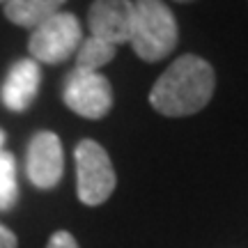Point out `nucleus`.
Masks as SVG:
<instances>
[{
	"mask_svg": "<svg viewBox=\"0 0 248 248\" xmlns=\"http://www.w3.org/2000/svg\"><path fill=\"white\" fill-rule=\"evenodd\" d=\"M117 46L108 44L104 39H97V37H88L83 39L76 51V71H88V74H94L99 71L104 64L115 58Z\"/></svg>",
	"mask_w": 248,
	"mask_h": 248,
	"instance_id": "9d476101",
	"label": "nucleus"
},
{
	"mask_svg": "<svg viewBox=\"0 0 248 248\" xmlns=\"http://www.w3.org/2000/svg\"><path fill=\"white\" fill-rule=\"evenodd\" d=\"M76 159V188L78 200L88 207L106 202L117 184L115 170L106 150L94 140H80L74 150Z\"/></svg>",
	"mask_w": 248,
	"mask_h": 248,
	"instance_id": "20e7f679",
	"label": "nucleus"
},
{
	"mask_svg": "<svg viewBox=\"0 0 248 248\" xmlns=\"http://www.w3.org/2000/svg\"><path fill=\"white\" fill-rule=\"evenodd\" d=\"M5 2H7V0H0V5H5Z\"/></svg>",
	"mask_w": 248,
	"mask_h": 248,
	"instance_id": "dca6fc26",
	"label": "nucleus"
},
{
	"mask_svg": "<svg viewBox=\"0 0 248 248\" xmlns=\"http://www.w3.org/2000/svg\"><path fill=\"white\" fill-rule=\"evenodd\" d=\"M39 83H42L39 62H35L32 58L16 60L9 67L7 78H5L2 90H0L2 104H5L9 110H14V113H23L37 99Z\"/></svg>",
	"mask_w": 248,
	"mask_h": 248,
	"instance_id": "6e6552de",
	"label": "nucleus"
},
{
	"mask_svg": "<svg viewBox=\"0 0 248 248\" xmlns=\"http://www.w3.org/2000/svg\"><path fill=\"white\" fill-rule=\"evenodd\" d=\"M2 145H5V131L0 129V152H2Z\"/></svg>",
	"mask_w": 248,
	"mask_h": 248,
	"instance_id": "4468645a",
	"label": "nucleus"
},
{
	"mask_svg": "<svg viewBox=\"0 0 248 248\" xmlns=\"http://www.w3.org/2000/svg\"><path fill=\"white\" fill-rule=\"evenodd\" d=\"M133 16L136 12L131 0H94L88 12L90 37L104 39L113 46L124 44L131 39Z\"/></svg>",
	"mask_w": 248,
	"mask_h": 248,
	"instance_id": "0eeeda50",
	"label": "nucleus"
},
{
	"mask_svg": "<svg viewBox=\"0 0 248 248\" xmlns=\"http://www.w3.org/2000/svg\"><path fill=\"white\" fill-rule=\"evenodd\" d=\"M133 30L129 44L145 62H159L177 46L179 28L175 14L161 0H136L133 2Z\"/></svg>",
	"mask_w": 248,
	"mask_h": 248,
	"instance_id": "f03ea898",
	"label": "nucleus"
},
{
	"mask_svg": "<svg viewBox=\"0 0 248 248\" xmlns=\"http://www.w3.org/2000/svg\"><path fill=\"white\" fill-rule=\"evenodd\" d=\"M62 99L76 115L88 120H101L113 108V88L106 76H101L99 71L88 74V71L74 69L64 80Z\"/></svg>",
	"mask_w": 248,
	"mask_h": 248,
	"instance_id": "39448f33",
	"label": "nucleus"
},
{
	"mask_svg": "<svg viewBox=\"0 0 248 248\" xmlns=\"http://www.w3.org/2000/svg\"><path fill=\"white\" fill-rule=\"evenodd\" d=\"M18 241H16V234L9 230L7 225L0 223V248H16Z\"/></svg>",
	"mask_w": 248,
	"mask_h": 248,
	"instance_id": "ddd939ff",
	"label": "nucleus"
},
{
	"mask_svg": "<svg viewBox=\"0 0 248 248\" xmlns=\"http://www.w3.org/2000/svg\"><path fill=\"white\" fill-rule=\"evenodd\" d=\"M216 88L212 64L186 53L159 76L150 92L152 108L166 117H184L200 113Z\"/></svg>",
	"mask_w": 248,
	"mask_h": 248,
	"instance_id": "f257e3e1",
	"label": "nucleus"
},
{
	"mask_svg": "<svg viewBox=\"0 0 248 248\" xmlns=\"http://www.w3.org/2000/svg\"><path fill=\"white\" fill-rule=\"evenodd\" d=\"M18 200L16 159L9 152H0V212H9Z\"/></svg>",
	"mask_w": 248,
	"mask_h": 248,
	"instance_id": "9b49d317",
	"label": "nucleus"
},
{
	"mask_svg": "<svg viewBox=\"0 0 248 248\" xmlns=\"http://www.w3.org/2000/svg\"><path fill=\"white\" fill-rule=\"evenodd\" d=\"M26 170L37 188H53L64 172L62 142L53 131H37L28 145Z\"/></svg>",
	"mask_w": 248,
	"mask_h": 248,
	"instance_id": "423d86ee",
	"label": "nucleus"
},
{
	"mask_svg": "<svg viewBox=\"0 0 248 248\" xmlns=\"http://www.w3.org/2000/svg\"><path fill=\"white\" fill-rule=\"evenodd\" d=\"M46 248H78V241L74 239V234L67 230H58L48 239V244H46Z\"/></svg>",
	"mask_w": 248,
	"mask_h": 248,
	"instance_id": "f8f14e48",
	"label": "nucleus"
},
{
	"mask_svg": "<svg viewBox=\"0 0 248 248\" xmlns=\"http://www.w3.org/2000/svg\"><path fill=\"white\" fill-rule=\"evenodd\" d=\"M67 0H7L5 7V16L18 28H28L32 30L39 23H44L46 18L62 12V5Z\"/></svg>",
	"mask_w": 248,
	"mask_h": 248,
	"instance_id": "1a4fd4ad",
	"label": "nucleus"
},
{
	"mask_svg": "<svg viewBox=\"0 0 248 248\" xmlns=\"http://www.w3.org/2000/svg\"><path fill=\"white\" fill-rule=\"evenodd\" d=\"M175 2H193V0H175Z\"/></svg>",
	"mask_w": 248,
	"mask_h": 248,
	"instance_id": "2eb2a0df",
	"label": "nucleus"
},
{
	"mask_svg": "<svg viewBox=\"0 0 248 248\" xmlns=\"http://www.w3.org/2000/svg\"><path fill=\"white\" fill-rule=\"evenodd\" d=\"M83 42L80 21L71 12H58L44 23L32 28L28 48L32 60L39 64H60L78 51Z\"/></svg>",
	"mask_w": 248,
	"mask_h": 248,
	"instance_id": "7ed1b4c3",
	"label": "nucleus"
}]
</instances>
